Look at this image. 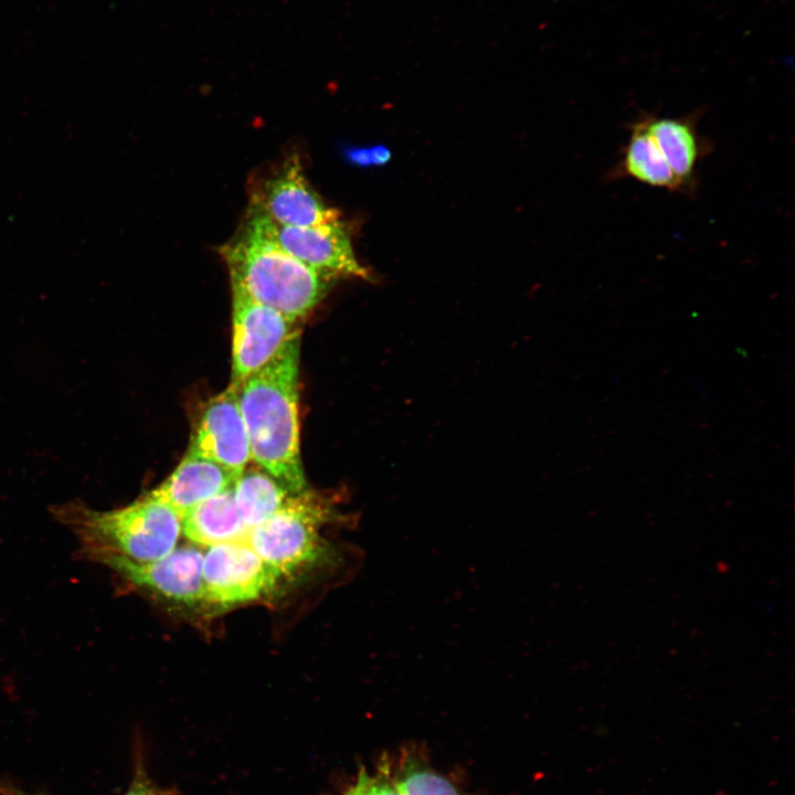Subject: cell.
Returning a JSON list of instances; mask_svg holds the SVG:
<instances>
[{
	"instance_id": "obj_17",
	"label": "cell",
	"mask_w": 795,
	"mask_h": 795,
	"mask_svg": "<svg viewBox=\"0 0 795 795\" xmlns=\"http://www.w3.org/2000/svg\"><path fill=\"white\" fill-rule=\"evenodd\" d=\"M125 795H159V792L148 778L142 764L138 762L134 780Z\"/></svg>"
},
{
	"instance_id": "obj_8",
	"label": "cell",
	"mask_w": 795,
	"mask_h": 795,
	"mask_svg": "<svg viewBox=\"0 0 795 795\" xmlns=\"http://www.w3.org/2000/svg\"><path fill=\"white\" fill-rule=\"evenodd\" d=\"M232 286V372L230 385L236 388L265 364L294 331L295 322L275 309L253 299L239 285Z\"/></svg>"
},
{
	"instance_id": "obj_3",
	"label": "cell",
	"mask_w": 795,
	"mask_h": 795,
	"mask_svg": "<svg viewBox=\"0 0 795 795\" xmlns=\"http://www.w3.org/2000/svg\"><path fill=\"white\" fill-rule=\"evenodd\" d=\"M220 252L231 283L293 322L305 318L336 279L299 262L248 224Z\"/></svg>"
},
{
	"instance_id": "obj_1",
	"label": "cell",
	"mask_w": 795,
	"mask_h": 795,
	"mask_svg": "<svg viewBox=\"0 0 795 795\" xmlns=\"http://www.w3.org/2000/svg\"><path fill=\"white\" fill-rule=\"evenodd\" d=\"M300 331L286 338L274 356L237 386L251 459L292 495L308 491L299 446Z\"/></svg>"
},
{
	"instance_id": "obj_19",
	"label": "cell",
	"mask_w": 795,
	"mask_h": 795,
	"mask_svg": "<svg viewBox=\"0 0 795 795\" xmlns=\"http://www.w3.org/2000/svg\"><path fill=\"white\" fill-rule=\"evenodd\" d=\"M370 777L364 768L360 770L354 784L344 795H368Z\"/></svg>"
},
{
	"instance_id": "obj_12",
	"label": "cell",
	"mask_w": 795,
	"mask_h": 795,
	"mask_svg": "<svg viewBox=\"0 0 795 795\" xmlns=\"http://www.w3.org/2000/svg\"><path fill=\"white\" fill-rule=\"evenodd\" d=\"M235 478L219 464L187 452L176 469L150 492L182 516L233 486Z\"/></svg>"
},
{
	"instance_id": "obj_10",
	"label": "cell",
	"mask_w": 795,
	"mask_h": 795,
	"mask_svg": "<svg viewBox=\"0 0 795 795\" xmlns=\"http://www.w3.org/2000/svg\"><path fill=\"white\" fill-rule=\"evenodd\" d=\"M197 544L174 548L168 555L151 562H134L120 556L104 563L130 583L160 596L192 606L203 601L202 566L204 553Z\"/></svg>"
},
{
	"instance_id": "obj_6",
	"label": "cell",
	"mask_w": 795,
	"mask_h": 795,
	"mask_svg": "<svg viewBox=\"0 0 795 795\" xmlns=\"http://www.w3.org/2000/svg\"><path fill=\"white\" fill-rule=\"evenodd\" d=\"M279 577L247 540L209 547L202 566L203 601L220 607L255 601L271 593Z\"/></svg>"
},
{
	"instance_id": "obj_11",
	"label": "cell",
	"mask_w": 795,
	"mask_h": 795,
	"mask_svg": "<svg viewBox=\"0 0 795 795\" xmlns=\"http://www.w3.org/2000/svg\"><path fill=\"white\" fill-rule=\"evenodd\" d=\"M699 116L698 113L680 117L640 116L688 194H692L696 189L699 162L711 150L698 130Z\"/></svg>"
},
{
	"instance_id": "obj_20",
	"label": "cell",
	"mask_w": 795,
	"mask_h": 795,
	"mask_svg": "<svg viewBox=\"0 0 795 795\" xmlns=\"http://www.w3.org/2000/svg\"><path fill=\"white\" fill-rule=\"evenodd\" d=\"M369 152L371 166H383L388 163L391 159L390 149L382 145L369 147Z\"/></svg>"
},
{
	"instance_id": "obj_18",
	"label": "cell",
	"mask_w": 795,
	"mask_h": 795,
	"mask_svg": "<svg viewBox=\"0 0 795 795\" xmlns=\"http://www.w3.org/2000/svg\"><path fill=\"white\" fill-rule=\"evenodd\" d=\"M368 795H401L395 788L393 782H390L388 777L378 775L370 777V785Z\"/></svg>"
},
{
	"instance_id": "obj_13",
	"label": "cell",
	"mask_w": 795,
	"mask_h": 795,
	"mask_svg": "<svg viewBox=\"0 0 795 795\" xmlns=\"http://www.w3.org/2000/svg\"><path fill=\"white\" fill-rule=\"evenodd\" d=\"M181 533L199 547L247 540L250 530L237 511L233 486L186 512Z\"/></svg>"
},
{
	"instance_id": "obj_9",
	"label": "cell",
	"mask_w": 795,
	"mask_h": 795,
	"mask_svg": "<svg viewBox=\"0 0 795 795\" xmlns=\"http://www.w3.org/2000/svg\"><path fill=\"white\" fill-rule=\"evenodd\" d=\"M188 452L219 464L235 480L243 473L251 448L236 388L230 385L205 404Z\"/></svg>"
},
{
	"instance_id": "obj_5",
	"label": "cell",
	"mask_w": 795,
	"mask_h": 795,
	"mask_svg": "<svg viewBox=\"0 0 795 795\" xmlns=\"http://www.w3.org/2000/svg\"><path fill=\"white\" fill-rule=\"evenodd\" d=\"M305 265L337 279L353 276L370 279L369 271L357 259L349 231L339 219L314 226H287L248 214L247 223Z\"/></svg>"
},
{
	"instance_id": "obj_14",
	"label": "cell",
	"mask_w": 795,
	"mask_h": 795,
	"mask_svg": "<svg viewBox=\"0 0 795 795\" xmlns=\"http://www.w3.org/2000/svg\"><path fill=\"white\" fill-rule=\"evenodd\" d=\"M629 131L622 158L610 172V178H630L646 186L688 194L642 117L629 126Z\"/></svg>"
},
{
	"instance_id": "obj_15",
	"label": "cell",
	"mask_w": 795,
	"mask_h": 795,
	"mask_svg": "<svg viewBox=\"0 0 795 795\" xmlns=\"http://www.w3.org/2000/svg\"><path fill=\"white\" fill-rule=\"evenodd\" d=\"M233 489L237 511L250 531L271 518L292 495L257 465H247L235 480Z\"/></svg>"
},
{
	"instance_id": "obj_2",
	"label": "cell",
	"mask_w": 795,
	"mask_h": 795,
	"mask_svg": "<svg viewBox=\"0 0 795 795\" xmlns=\"http://www.w3.org/2000/svg\"><path fill=\"white\" fill-rule=\"evenodd\" d=\"M53 512L76 536L85 555L98 562L112 556L156 561L176 548L181 534V518L151 492L114 510L70 502Z\"/></svg>"
},
{
	"instance_id": "obj_7",
	"label": "cell",
	"mask_w": 795,
	"mask_h": 795,
	"mask_svg": "<svg viewBox=\"0 0 795 795\" xmlns=\"http://www.w3.org/2000/svg\"><path fill=\"white\" fill-rule=\"evenodd\" d=\"M250 213L287 226H314L339 220L310 186L298 155H290L251 195Z\"/></svg>"
},
{
	"instance_id": "obj_4",
	"label": "cell",
	"mask_w": 795,
	"mask_h": 795,
	"mask_svg": "<svg viewBox=\"0 0 795 795\" xmlns=\"http://www.w3.org/2000/svg\"><path fill=\"white\" fill-rule=\"evenodd\" d=\"M328 515L309 490L290 495L271 518L250 531L247 542L279 576L292 575L325 555L320 529Z\"/></svg>"
},
{
	"instance_id": "obj_16",
	"label": "cell",
	"mask_w": 795,
	"mask_h": 795,
	"mask_svg": "<svg viewBox=\"0 0 795 795\" xmlns=\"http://www.w3.org/2000/svg\"><path fill=\"white\" fill-rule=\"evenodd\" d=\"M392 782L401 795H460L446 777L413 757L404 759Z\"/></svg>"
}]
</instances>
